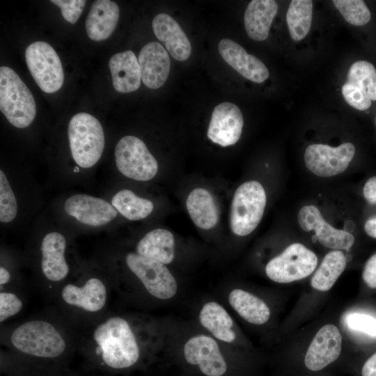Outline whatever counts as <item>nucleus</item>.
<instances>
[{
	"mask_svg": "<svg viewBox=\"0 0 376 376\" xmlns=\"http://www.w3.org/2000/svg\"><path fill=\"white\" fill-rule=\"evenodd\" d=\"M297 221L304 230H314L316 239L325 247L334 250H348L354 243L353 235L329 225L315 205L302 207L298 212Z\"/></svg>",
	"mask_w": 376,
	"mask_h": 376,
	"instance_id": "4468645a",
	"label": "nucleus"
},
{
	"mask_svg": "<svg viewBox=\"0 0 376 376\" xmlns=\"http://www.w3.org/2000/svg\"><path fill=\"white\" fill-rule=\"evenodd\" d=\"M334 5L350 24L363 26L370 19L371 14L363 1L334 0Z\"/></svg>",
	"mask_w": 376,
	"mask_h": 376,
	"instance_id": "2f4dec72",
	"label": "nucleus"
},
{
	"mask_svg": "<svg viewBox=\"0 0 376 376\" xmlns=\"http://www.w3.org/2000/svg\"><path fill=\"white\" fill-rule=\"evenodd\" d=\"M186 206L191 220L198 228L210 230L217 224L219 211L214 197L207 189H193L187 196Z\"/></svg>",
	"mask_w": 376,
	"mask_h": 376,
	"instance_id": "bb28decb",
	"label": "nucleus"
},
{
	"mask_svg": "<svg viewBox=\"0 0 376 376\" xmlns=\"http://www.w3.org/2000/svg\"><path fill=\"white\" fill-rule=\"evenodd\" d=\"M125 263L153 297L167 300L175 295L177 281L166 265L132 252L127 254Z\"/></svg>",
	"mask_w": 376,
	"mask_h": 376,
	"instance_id": "1a4fd4ad",
	"label": "nucleus"
},
{
	"mask_svg": "<svg viewBox=\"0 0 376 376\" xmlns=\"http://www.w3.org/2000/svg\"><path fill=\"white\" fill-rule=\"evenodd\" d=\"M109 66L113 86L118 92L131 93L139 88L141 70L133 52L127 50L113 54L109 59Z\"/></svg>",
	"mask_w": 376,
	"mask_h": 376,
	"instance_id": "5701e85b",
	"label": "nucleus"
},
{
	"mask_svg": "<svg viewBox=\"0 0 376 376\" xmlns=\"http://www.w3.org/2000/svg\"><path fill=\"white\" fill-rule=\"evenodd\" d=\"M120 17L118 6L110 0L95 1L86 19L88 38L94 41L108 38L115 30Z\"/></svg>",
	"mask_w": 376,
	"mask_h": 376,
	"instance_id": "4be33fe9",
	"label": "nucleus"
},
{
	"mask_svg": "<svg viewBox=\"0 0 376 376\" xmlns=\"http://www.w3.org/2000/svg\"><path fill=\"white\" fill-rule=\"evenodd\" d=\"M347 326L353 329L376 336V318L362 313H352L346 318Z\"/></svg>",
	"mask_w": 376,
	"mask_h": 376,
	"instance_id": "f704fd0d",
	"label": "nucleus"
},
{
	"mask_svg": "<svg viewBox=\"0 0 376 376\" xmlns=\"http://www.w3.org/2000/svg\"><path fill=\"white\" fill-rule=\"evenodd\" d=\"M23 307L22 299L15 293L8 291L0 292V322L19 313Z\"/></svg>",
	"mask_w": 376,
	"mask_h": 376,
	"instance_id": "72a5a7b5",
	"label": "nucleus"
},
{
	"mask_svg": "<svg viewBox=\"0 0 376 376\" xmlns=\"http://www.w3.org/2000/svg\"><path fill=\"white\" fill-rule=\"evenodd\" d=\"M362 277L368 287L376 288V253L366 261Z\"/></svg>",
	"mask_w": 376,
	"mask_h": 376,
	"instance_id": "e433bc0d",
	"label": "nucleus"
},
{
	"mask_svg": "<svg viewBox=\"0 0 376 376\" xmlns=\"http://www.w3.org/2000/svg\"><path fill=\"white\" fill-rule=\"evenodd\" d=\"M51 2L59 7L63 18L73 24L81 16L86 1L85 0H52Z\"/></svg>",
	"mask_w": 376,
	"mask_h": 376,
	"instance_id": "c9c22d12",
	"label": "nucleus"
},
{
	"mask_svg": "<svg viewBox=\"0 0 376 376\" xmlns=\"http://www.w3.org/2000/svg\"><path fill=\"white\" fill-rule=\"evenodd\" d=\"M231 307L246 322L263 324L270 317V309L266 303L256 295L242 289H234L228 295Z\"/></svg>",
	"mask_w": 376,
	"mask_h": 376,
	"instance_id": "cd10ccee",
	"label": "nucleus"
},
{
	"mask_svg": "<svg viewBox=\"0 0 376 376\" xmlns=\"http://www.w3.org/2000/svg\"><path fill=\"white\" fill-rule=\"evenodd\" d=\"M17 213V203L4 172L0 171V221L9 223L14 220Z\"/></svg>",
	"mask_w": 376,
	"mask_h": 376,
	"instance_id": "473e14b6",
	"label": "nucleus"
},
{
	"mask_svg": "<svg viewBox=\"0 0 376 376\" xmlns=\"http://www.w3.org/2000/svg\"><path fill=\"white\" fill-rule=\"evenodd\" d=\"M138 62L141 81L148 88L157 89L166 82L170 72L168 52L158 42H150L141 49Z\"/></svg>",
	"mask_w": 376,
	"mask_h": 376,
	"instance_id": "6ab92c4d",
	"label": "nucleus"
},
{
	"mask_svg": "<svg viewBox=\"0 0 376 376\" xmlns=\"http://www.w3.org/2000/svg\"><path fill=\"white\" fill-rule=\"evenodd\" d=\"M342 94L348 104L365 111L376 100V69L366 61H357L350 68Z\"/></svg>",
	"mask_w": 376,
	"mask_h": 376,
	"instance_id": "9b49d317",
	"label": "nucleus"
},
{
	"mask_svg": "<svg viewBox=\"0 0 376 376\" xmlns=\"http://www.w3.org/2000/svg\"><path fill=\"white\" fill-rule=\"evenodd\" d=\"M114 155L118 170L130 179L148 181L158 171L156 159L145 143L136 136L121 138L116 146Z\"/></svg>",
	"mask_w": 376,
	"mask_h": 376,
	"instance_id": "423d86ee",
	"label": "nucleus"
},
{
	"mask_svg": "<svg viewBox=\"0 0 376 376\" xmlns=\"http://www.w3.org/2000/svg\"><path fill=\"white\" fill-rule=\"evenodd\" d=\"M10 280V274L9 271L3 266L0 267V285L1 288L9 283Z\"/></svg>",
	"mask_w": 376,
	"mask_h": 376,
	"instance_id": "a19ab883",
	"label": "nucleus"
},
{
	"mask_svg": "<svg viewBox=\"0 0 376 376\" xmlns=\"http://www.w3.org/2000/svg\"><path fill=\"white\" fill-rule=\"evenodd\" d=\"M266 205V194L258 181H248L236 189L230 209V228L239 236L252 233L259 224Z\"/></svg>",
	"mask_w": 376,
	"mask_h": 376,
	"instance_id": "39448f33",
	"label": "nucleus"
},
{
	"mask_svg": "<svg viewBox=\"0 0 376 376\" xmlns=\"http://www.w3.org/2000/svg\"><path fill=\"white\" fill-rule=\"evenodd\" d=\"M312 11V1H291L286 14V22L293 40L299 41L307 36L311 26Z\"/></svg>",
	"mask_w": 376,
	"mask_h": 376,
	"instance_id": "7c9ffc66",
	"label": "nucleus"
},
{
	"mask_svg": "<svg viewBox=\"0 0 376 376\" xmlns=\"http://www.w3.org/2000/svg\"><path fill=\"white\" fill-rule=\"evenodd\" d=\"M0 109L8 121L17 128H25L33 121L36 114L34 97L10 68H0Z\"/></svg>",
	"mask_w": 376,
	"mask_h": 376,
	"instance_id": "7ed1b4c3",
	"label": "nucleus"
},
{
	"mask_svg": "<svg viewBox=\"0 0 376 376\" xmlns=\"http://www.w3.org/2000/svg\"><path fill=\"white\" fill-rule=\"evenodd\" d=\"M244 125L241 110L235 104L222 102L212 111L207 137L223 147L235 144L240 139Z\"/></svg>",
	"mask_w": 376,
	"mask_h": 376,
	"instance_id": "2eb2a0df",
	"label": "nucleus"
},
{
	"mask_svg": "<svg viewBox=\"0 0 376 376\" xmlns=\"http://www.w3.org/2000/svg\"><path fill=\"white\" fill-rule=\"evenodd\" d=\"M183 354L187 363L198 366L206 376H222L227 370L217 342L209 336L198 334L191 337L184 345Z\"/></svg>",
	"mask_w": 376,
	"mask_h": 376,
	"instance_id": "ddd939ff",
	"label": "nucleus"
},
{
	"mask_svg": "<svg viewBox=\"0 0 376 376\" xmlns=\"http://www.w3.org/2000/svg\"><path fill=\"white\" fill-rule=\"evenodd\" d=\"M198 320L200 324L215 338L226 343H233L236 339L233 320L219 303L210 301L202 306Z\"/></svg>",
	"mask_w": 376,
	"mask_h": 376,
	"instance_id": "393cba45",
	"label": "nucleus"
},
{
	"mask_svg": "<svg viewBox=\"0 0 376 376\" xmlns=\"http://www.w3.org/2000/svg\"><path fill=\"white\" fill-rule=\"evenodd\" d=\"M361 375L362 376H376V352L363 364Z\"/></svg>",
	"mask_w": 376,
	"mask_h": 376,
	"instance_id": "58836bf2",
	"label": "nucleus"
},
{
	"mask_svg": "<svg viewBox=\"0 0 376 376\" xmlns=\"http://www.w3.org/2000/svg\"><path fill=\"white\" fill-rule=\"evenodd\" d=\"M65 249L66 240L58 232H50L42 238L40 267L48 281L59 283L68 276L70 267L65 256Z\"/></svg>",
	"mask_w": 376,
	"mask_h": 376,
	"instance_id": "a211bd4d",
	"label": "nucleus"
},
{
	"mask_svg": "<svg viewBox=\"0 0 376 376\" xmlns=\"http://www.w3.org/2000/svg\"><path fill=\"white\" fill-rule=\"evenodd\" d=\"M318 265L317 256L304 245L293 243L265 267L268 278L279 283L303 279L311 274Z\"/></svg>",
	"mask_w": 376,
	"mask_h": 376,
	"instance_id": "6e6552de",
	"label": "nucleus"
},
{
	"mask_svg": "<svg viewBox=\"0 0 376 376\" xmlns=\"http://www.w3.org/2000/svg\"><path fill=\"white\" fill-rule=\"evenodd\" d=\"M63 303L76 310L87 313H97L105 307L108 288L98 277L92 276L82 284L67 283L60 292Z\"/></svg>",
	"mask_w": 376,
	"mask_h": 376,
	"instance_id": "f8f14e48",
	"label": "nucleus"
},
{
	"mask_svg": "<svg viewBox=\"0 0 376 376\" xmlns=\"http://www.w3.org/2000/svg\"><path fill=\"white\" fill-rule=\"evenodd\" d=\"M64 210L79 222L91 226H101L113 221L118 211L107 201L93 196L77 194L64 203Z\"/></svg>",
	"mask_w": 376,
	"mask_h": 376,
	"instance_id": "dca6fc26",
	"label": "nucleus"
},
{
	"mask_svg": "<svg viewBox=\"0 0 376 376\" xmlns=\"http://www.w3.org/2000/svg\"><path fill=\"white\" fill-rule=\"evenodd\" d=\"M356 148L346 142L337 147L317 143L308 146L304 152L306 166L320 177H331L345 171L352 162Z\"/></svg>",
	"mask_w": 376,
	"mask_h": 376,
	"instance_id": "9d476101",
	"label": "nucleus"
},
{
	"mask_svg": "<svg viewBox=\"0 0 376 376\" xmlns=\"http://www.w3.org/2000/svg\"><path fill=\"white\" fill-rule=\"evenodd\" d=\"M28 68L33 79L45 93H53L63 86L64 73L60 58L47 42L36 41L25 51Z\"/></svg>",
	"mask_w": 376,
	"mask_h": 376,
	"instance_id": "0eeeda50",
	"label": "nucleus"
},
{
	"mask_svg": "<svg viewBox=\"0 0 376 376\" xmlns=\"http://www.w3.org/2000/svg\"><path fill=\"white\" fill-rule=\"evenodd\" d=\"M277 11L278 4L274 0L250 1L244 16V28L248 36L256 41L266 40Z\"/></svg>",
	"mask_w": 376,
	"mask_h": 376,
	"instance_id": "b1692460",
	"label": "nucleus"
},
{
	"mask_svg": "<svg viewBox=\"0 0 376 376\" xmlns=\"http://www.w3.org/2000/svg\"><path fill=\"white\" fill-rule=\"evenodd\" d=\"M10 343L18 352L38 357L52 359L62 355L67 341L58 328L40 319L26 321L11 332Z\"/></svg>",
	"mask_w": 376,
	"mask_h": 376,
	"instance_id": "f03ea898",
	"label": "nucleus"
},
{
	"mask_svg": "<svg viewBox=\"0 0 376 376\" xmlns=\"http://www.w3.org/2000/svg\"><path fill=\"white\" fill-rule=\"evenodd\" d=\"M365 199L370 204H376V176L371 177L365 183L363 189Z\"/></svg>",
	"mask_w": 376,
	"mask_h": 376,
	"instance_id": "4c0bfd02",
	"label": "nucleus"
},
{
	"mask_svg": "<svg viewBox=\"0 0 376 376\" xmlns=\"http://www.w3.org/2000/svg\"><path fill=\"white\" fill-rule=\"evenodd\" d=\"M346 263V257L341 251H329L313 276L311 286L320 291L330 290L345 270Z\"/></svg>",
	"mask_w": 376,
	"mask_h": 376,
	"instance_id": "c85d7f7f",
	"label": "nucleus"
},
{
	"mask_svg": "<svg viewBox=\"0 0 376 376\" xmlns=\"http://www.w3.org/2000/svg\"><path fill=\"white\" fill-rule=\"evenodd\" d=\"M95 352L108 367L123 369L139 359L140 343L130 322L120 315L107 318L98 323L91 334Z\"/></svg>",
	"mask_w": 376,
	"mask_h": 376,
	"instance_id": "f257e3e1",
	"label": "nucleus"
},
{
	"mask_svg": "<svg viewBox=\"0 0 376 376\" xmlns=\"http://www.w3.org/2000/svg\"><path fill=\"white\" fill-rule=\"evenodd\" d=\"M71 154L81 168L93 166L101 158L104 148V135L100 121L84 112L74 115L68 125Z\"/></svg>",
	"mask_w": 376,
	"mask_h": 376,
	"instance_id": "20e7f679",
	"label": "nucleus"
},
{
	"mask_svg": "<svg viewBox=\"0 0 376 376\" xmlns=\"http://www.w3.org/2000/svg\"><path fill=\"white\" fill-rule=\"evenodd\" d=\"M342 336L335 325L323 326L311 343L304 358L306 367L318 371L336 361L341 352Z\"/></svg>",
	"mask_w": 376,
	"mask_h": 376,
	"instance_id": "f3484780",
	"label": "nucleus"
},
{
	"mask_svg": "<svg viewBox=\"0 0 376 376\" xmlns=\"http://www.w3.org/2000/svg\"><path fill=\"white\" fill-rule=\"evenodd\" d=\"M111 205L122 216L131 221L147 217L154 208L151 201L139 197L127 189L120 190L113 196Z\"/></svg>",
	"mask_w": 376,
	"mask_h": 376,
	"instance_id": "c756f323",
	"label": "nucleus"
},
{
	"mask_svg": "<svg viewBox=\"0 0 376 376\" xmlns=\"http://www.w3.org/2000/svg\"><path fill=\"white\" fill-rule=\"evenodd\" d=\"M153 32L171 56L177 61L187 60L191 53V45L178 23L169 15H157L152 22Z\"/></svg>",
	"mask_w": 376,
	"mask_h": 376,
	"instance_id": "412c9836",
	"label": "nucleus"
},
{
	"mask_svg": "<svg viewBox=\"0 0 376 376\" xmlns=\"http://www.w3.org/2000/svg\"><path fill=\"white\" fill-rule=\"evenodd\" d=\"M375 125H376V117H375Z\"/></svg>",
	"mask_w": 376,
	"mask_h": 376,
	"instance_id": "79ce46f5",
	"label": "nucleus"
},
{
	"mask_svg": "<svg viewBox=\"0 0 376 376\" xmlns=\"http://www.w3.org/2000/svg\"><path fill=\"white\" fill-rule=\"evenodd\" d=\"M218 49L223 59L244 78L262 83L269 77V70L265 65L257 57L248 54L236 42L222 39Z\"/></svg>",
	"mask_w": 376,
	"mask_h": 376,
	"instance_id": "aec40b11",
	"label": "nucleus"
},
{
	"mask_svg": "<svg viewBox=\"0 0 376 376\" xmlns=\"http://www.w3.org/2000/svg\"><path fill=\"white\" fill-rule=\"evenodd\" d=\"M364 230L367 235L376 238V216L368 219L364 225Z\"/></svg>",
	"mask_w": 376,
	"mask_h": 376,
	"instance_id": "ea45409f",
	"label": "nucleus"
},
{
	"mask_svg": "<svg viewBox=\"0 0 376 376\" xmlns=\"http://www.w3.org/2000/svg\"><path fill=\"white\" fill-rule=\"evenodd\" d=\"M136 253L170 264L175 257V239L171 232L162 228L154 229L146 233L136 246Z\"/></svg>",
	"mask_w": 376,
	"mask_h": 376,
	"instance_id": "a878e982",
	"label": "nucleus"
}]
</instances>
